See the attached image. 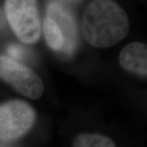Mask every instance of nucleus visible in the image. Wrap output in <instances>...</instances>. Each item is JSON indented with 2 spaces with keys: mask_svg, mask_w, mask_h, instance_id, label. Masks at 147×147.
I'll use <instances>...</instances> for the list:
<instances>
[{
  "mask_svg": "<svg viewBox=\"0 0 147 147\" xmlns=\"http://www.w3.org/2000/svg\"><path fill=\"white\" fill-rule=\"evenodd\" d=\"M43 33L47 45L56 52L70 54L78 45V30L73 15L57 2L47 7Z\"/></svg>",
  "mask_w": 147,
  "mask_h": 147,
  "instance_id": "nucleus-2",
  "label": "nucleus"
},
{
  "mask_svg": "<svg viewBox=\"0 0 147 147\" xmlns=\"http://www.w3.org/2000/svg\"><path fill=\"white\" fill-rule=\"evenodd\" d=\"M7 20L18 38L25 43L36 42L41 34L36 0H5Z\"/></svg>",
  "mask_w": 147,
  "mask_h": 147,
  "instance_id": "nucleus-3",
  "label": "nucleus"
},
{
  "mask_svg": "<svg viewBox=\"0 0 147 147\" xmlns=\"http://www.w3.org/2000/svg\"><path fill=\"white\" fill-rule=\"evenodd\" d=\"M7 57H9L11 59H14L17 61H19L21 59H23L25 55V51L23 47L17 45V44H11L7 49Z\"/></svg>",
  "mask_w": 147,
  "mask_h": 147,
  "instance_id": "nucleus-8",
  "label": "nucleus"
},
{
  "mask_svg": "<svg viewBox=\"0 0 147 147\" xmlns=\"http://www.w3.org/2000/svg\"><path fill=\"white\" fill-rule=\"evenodd\" d=\"M35 112L31 105L21 100L0 105V140L11 142L25 135L33 126Z\"/></svg>",
  "mask_w": 147,
  "mask_h": 147,
  "instance_id": "nucleus-4",
  "label": "nucleus"
},
{
  "mask_svg": "<svg viewBox=\"0 0 147 147\" xmlns=\"http://www.w3.org/2000/svg\"><path fill=\"white\" fill-rule=\"evenodd\" d=\"M119 60L124 69L147 78V44L138 42L127 44L121 51Z\"/></svg>",
  "mask_w": 147,
  "mask_h": 147,
  "instance_id": "nucleus-6",
  "label": "nucleus"
},
{
  "mask_svg": "<svg viewBox=\"0 0 147 147\" xmlns=\"http://www.w3.org/2000/svg\"><path fill=\"white\" fill-rule=\"evenodd\" d=\"M73 147H116L114 142L97 133H81L74 138Z\"/></svg>",
  "mask_w": 147,
  "mask_h": 147,
  "instance_id": "nucleus-7",
  "label": "nucleus"
},
{
  "mask_svg": "<svg viewBox=\"0 0 147 147\" xmlns=\"http://www.w3.org/2000/svg\"><path fill=\"white\" fill-rule=\"evenodd\" d=\"M128 30L126 12L114 0H94L84 11L82 32L93 47H110L125 38Z\"/></svg>",
  "mask_w": 147,
  "mask_h": 147,
  "instance_id": "nucleus-1",
  "label": "nucleus"
},
{
  "mask_svg": "<svg viewBox=\"0 0 147 147\" xmlns=\"http://www.w3.org/2000/svg\"><path fill=\"white\" fill-rule=\"evenodd\" d=\"M0 78L28 98L38 99L43 93L40 77L30 67L7 56L0 55Z\"/></svg>",
  "mask_w": 147,
  "mask_h": 147,
  "instance_id": "nucleus-5",
  "label": "nucleus"
}]
</instances>
